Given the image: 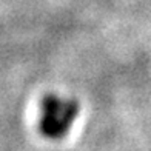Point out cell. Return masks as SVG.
Wrapping results in <instances>:
<instances>
[{
  "label": "cell",
  "instance_id": "obj_1",
  "mask_svg": "<svg viewBox=\"0 0 151 151\" xmlns=\"http://www.w3.org/2000/svg\"><path fill=\"white\" fill-rule=\"evenodd\" d=\"M77 114L79 105L76 100L48 94L40 104L39 129L48 139H62L71 129Z\"/></svg>",
  "mask_w": 151,
  "mask_h": 151
}]
</instances>
